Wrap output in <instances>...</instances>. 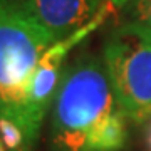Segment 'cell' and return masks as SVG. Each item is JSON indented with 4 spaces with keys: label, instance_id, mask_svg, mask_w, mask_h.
<instances>
[{
    "label": "cell",
    "instance_id": "6da1fadb",
    "mask_svg": "<svg viewBox=\"0 0 151 151\" xmlns=\"http://www.w3.org/2000/svg\"><path fill=\"white\" fill-rule=\"evenodd\" d=\"M50 109L54 151H119L126 145L128 118L97 55L84 54L65 67Z\"/></svg>",
    "mask_w": 151,
    "mask_h": 151
},
{
    "label": "cell",
    "instance_id": "7a4b0ae2",
    "mask_svg": "<svg viewBox=\"0 0 151 151\" xmlns=\"http://www.w3.org/2000/svg\"><path fill=\"white\" fill-rule=\"evenodd\" d=\"M54 42L24 0H0V121L15 123L22 133L34 72Z\"/></svg>",
    "mask_w": 151,
    "mask_h": 151
},
{
    "label": "cell",
    "instance_id": "3957f363",
    "mask_svg": "<svg viewBox=\"0 0 151 151\" xmlns=\"http://www.w3.org/2000/svg\"><path fill=\"white\" fill-rule=\"evenodd\" d=\"M103 62L126 118L151 119V27L139 22L119 25L108 37Z\"/></svg>",
    "mask_w": 151,
    "mask_h": 151
},
{
    "label": "cell",
    "instance_id": "277c9868",
    "mask_svg": "<svg viewBox=\"0 0 151 151\" xmlns=\"http://www.w3.org/2000/svg\"><path fill=\"white\" fill-rule=\"evenodd\" d=\"M113 10L114 9L103 12L99 17H96L91 24H87L86 27L81 29L79 32H76L74 35L54 42L40 57L37 69L34 72L32 87H30L27 109H25V121H24V134H25L27 146L30 151L34 150V146L37 143V138L40 134V129H42L44 119H45L47 113L52 108L54 97L57 94L60 81H62L67 55L89 34L101 27Z\"/></svg>",
    "mask_w": 151,
    "mask_h": 151
},
{
    "label": "cell",
    "instance_id": "5b68a950",
    "mask_svg": "<svg viewBox=\"0 0 151 151\" xmlns=\"http://www.w3.org/2000/svg\"><path fill=\"white\" fill-rule=\"evenodd\" d=\"M29 12L54 40H62L91 24L103 12L116 9L109 0H24Z\"/></svg>",
    "mask_w": 151,
    "mask_h": 151
},
{
    "label": "cell",
    "instance_id": "8992f818",
    "mask_svg": "<svg viewBox=\"0 0 151 151\" xmlns=\"http://www.w3.org/2000/svg\"><path fill=\"white\" fill-rule=\"evenodd\" d=\"M126 9L133 22H139L151 27V0H131Z\"/></svg>",
    "mask_w": 151,
    "mask_h": 151
},
{
    "label": "cell",
    "instance_id": "52a82bcc",
    "mask_svg": "<svg viewBox=\"0 0 151 151\" xmlns=\"http://www.w3.org/2000/svg\"><path fill=\"white\" fill-rule=\"evenodd\" d=\"M109 2H111L116 9H123V7H126L128 4H129L131 0H109Z\"/></svg>",
    "mask_w": 151,
    "mask_h": 151
},
{
    "label": "cell",
    "instance_id": "ba28073f",
    "mask_svg": "<svg viewBox=\"0 0 151 151\" xmlns=\"http://www.w3.org/2000/svg\"><path fill=\"white\" fill-rule=\"evenodd\" d=\"M0 151H7L5 146H4V143H2V139H0Z\"/></svg>",
    "mask_w": 151,
    "mask_h": 151
},
{
    "label": "cell",
    "instance_id": "9c48e42d",
    "mask_svg": "<svg viewBox=\"0 0 151 151\" xmlns=\"http://www.w3.org/2000/svg\"><path fill=\"white\" fill-rule=\"evenodd\" d=\"M150 145H151V129H150Z\"/></svg>",
    "mask_w": 151,
    "mask_h": 151
}]
</instances>
